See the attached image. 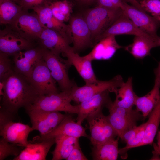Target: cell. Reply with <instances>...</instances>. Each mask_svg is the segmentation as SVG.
Returning a JSON list of instances; mask_svg holds the SVG:
<instances>
[{
  "label": "cell",
  "instance_id": "36",
  "mask_svg": "<svg viewBox=\"0 0 160 160\" xmlns=\"http://www.w3.org/2000/svg\"><path fill=\"white\" fill-rule=\"evenodd\" d=\"M53 2L61 13L70 19V15L72 12V3L67 0L55 1Z\"/></svg>",
  "mask_w": 160,
  "mask_h": 160
},
{
  "label": "cell",
  "instance_id": "47",
  "mask_svg": "<svg viewBox=\"0 0 160 160\" xmlns=\"http://www.w3.org/2000/svg\"><path fill=\"white\" fill-rule=\"evenodd\" d=\"M156 47L160 46V37L157 38L156 43Z\"/></svg>",
  "mask_w": 160,
  "mask_h": 160
},
{
  "label": "cell",
  "instance_id": "30",
  "mask_svg": "<svg viewBox=\"0 0 160 160\" xmlns=\"http://www.w3.org/2000/svg\"><path fill=\"white\" fill-rule=\"evenodd\" d=\"M22 7L10 0H0V24L10 25L23 11Z\"/></svg>",
  "mask_w": 160,
  "mask_h": 160
},
{
  "label": "cell",
  "instance_id": "42",
  "mask_svg": "<svg viewBox=\"0 0 160 160\" xmlns=\"http://www.w3.org/2000/svg\"><path fill=\"white\" fill-rule=\"evenodd\" d=\"M97 0L99 6L108 8H117L113 5L111 0Z\"/></svg>",
  "mask_w": 160,
  "mask_h": 160
},
{
  "label": "cell",
  "instance_id": "21",
  "mask_svg": "<svg viewBox=\"0 0 160 160\" xmlns=\"http://www.w3.org/2000/svg\"><path fill=\"white\" fill-rule=\"evenodd\" d=\"M115 36H110L103 39L94 45L89 53L84 56L92 61L110 59L118 49L124 48L118 43Z\"/></svg>",
  "mask_w": 160,
  "mask_h": 160
},
{
  "label": "cell",
  "instance_id": "6",
  "mask_svg": "<svg viewBox=\"0 0 160 160\" xmlns=\"http://www.w3.org/2000/svg\"><path fill=\"white\" fill-rule=\"evenodd\" d=\"M109 114L108 121L120 138L127 130L136 126L137 121L144 119L136 109H127L113 105L111 102L107 107Z\"/></svg>",
  "mask_w": 160,
  "mask_h": 160
},
{
  "label": "cell",
  "instance_id": "28",
  "mask_svg": "<svg viewBox=\"0 0 160 160\" xmlns=\"http://www.w3.org/2000/svg\"><path fill=\"white\" fill-rule=\"evenodd\" d=\"M149 116L144 137L137 147L151 145L153 143L160 122V96L157 104Z\"/></svg>",
  "mask_w": 160,
  "mask_h": 160
},
{
  "label": "cell",
  "instance_id": "45",
  "mask_svg": "<svg viewBox=\"0 0 160 160\" xmlns=\"http://www.w3.org/2000/svg\"><path fill=\"white\" fill-rule=\"evenodd\" d=\"M155 77H160V61L157 67L154 70Z\"/></svg>",
  "mask_w": 160,
  "mask_h": 160
},
{
  "label": "cell",
  "instance_id": "12",
  "mask_svg": "<svg viewBox=\"0 0 160 160\" xmlns=\"http://www.w3.org/2000/svg\"><path fill=\"white\" fill-rule=\"evenodd\" d=\"M68 35L73 51L78 53L93 44L91 33L84 18L75 17L69 19Z\"/></svg>",
  "mask_w": 160,
  "mask_h": 160
},
{
  "label": "cell",
  "instance_id": "31",
  "mask_svg": "<svg viewBox=\"0 0 160 160\" xmlns=\"http://www.w3.org/2000/svg\"><path fill=\"white\" fill-rule=\"evenodd\" d=\"M17 144L11 143L1 137L0 139V160H3L10 156L16 157L22 150Z\"/></svg>",
  "mask_w": 160,
  "mask_h": 160
},
{
  "label": "cell",
  "instance_id": "17",
  "mask_svg": "<svg viewBox=\"0 0 160 160\" xmlns=\"http://www.w3.org/2000/svg\"><path fill=\"white\" fill-rule=\"evenodd\" d=\"M109 92L108 90L104 91L79 103L77 122L81 124L88 117L102 111L104 107L107 108L112 101L109 97Z\"/></svg>",
  "mask_w": 160,
  "mask_h": 160
},
{
  "label": "cell",
  "instance_id": "20",
  "mask_svg": "<svg viewBox=\"0 0 160 160\" xmlns=\"http://www.w3.org/2000/svg\"><path fill=\"white\" fill-rule=\"evenodd\" d=\"M62 54L67 58L71 66L75 67L86 84L93 83L97 80L93 69L92 61L80 56L73 51L72 47Z\"/></svg>",
  "mask_w": 160,
  "mask_h": 160
},
{
  "label": "cell",
  "instance_id": "10",
  "mask_svg": "<svg viewBox=\"0 0 160 160\" xmlns=\"http://www.w3.org/2000/svg\"><path fill=\"white\" fill-rule=\"evenodd\" d=\"M9 25L23 37L33 42L37 41L44 29L35 12L25 10Z\"/></svg>",
  "mask_w": 160,
  "mask_h": 160
},
{
  "label": "cell",
  "instance_id": "13",
  "mask_svg": "<svg viewBox=\"0 0 160 160\" xmlns=\"http://www.w3.org/2000/svg\"><path fill=\"white\" fill-rule=\"evenodd\" d=\"M121 9L126 15L141 30L153 38L159 37L157 31L160 27V20L150 16L126 1L123 3Z\"/></svg>",
  "mask_w": 160,
  "mask_h": 160
},
{
  "label": "cell",
  "instance_id": "44",
  "mask_svg": "<svg viewBox=\"0 0 160 160\" xmlns=\"http://www.w3.org/2000/svg\"><path fill=\"white\" fill-rule=\"evenodd\" d=\"M111 1L115 7L121 9L123 2L125 1L124 0H111Z\"/></svg>",
  "mask_w": 160,
  "mask_h": 160
},
{
  "label": "cell",
  "instance_id": "39",
  "mask_svg": "<svg viewBox=\"0 0 160 160\" xmlns=\"http://www.w3.org/2000/svg\"><path fill=\"white\" fill-rule=\"evenodd\" d=\"M140 126H135L125 132L120 137L121 140L124 142L133 138L136 135L138 131Z\"/></svg>",
  "mask_w": 160,
  "mask_h": 160
},
{
  "label": "cell",
  "instance_id": "1",
  "mask_svg": "<svg viewBox=\"0 0 160 160\" xmlns=\"http://www.w3.org/2000/svg\"><path fill=\"white\" fill-rule=\"evenodd\" d=\"M3 82L0 108L15 114L20 108L30 106L39 95L27 78L15 71Z\"/></svg>",
  "mask_w": 160,
  "mask_h": 160
},
{
  "label": "cell",
  "instance_id": "2",
  "mask_svg": "<svg viewBox=\"0 0 160 160\" xmlns=\"http://www.w3.org/2000/svg\"><path fill=\"white\" fill-rule=\"evenodd\" d=\"M123 13L121 8H110L99 5L88 11L84 19L93 41L110 27Z\"/></svg>",
  "mask_w": 160,
  "mask_h": 160
},
{
  "label": "cell",
  "instance_id": "18",
  "mask_svg": "<svg viewBox=\"0 0 160 160\" xmlns=\"http://www.w3.org/2000/svg\"><path fill=\"white\" fill-rule=\"evenodd\" d=\"M32 131L28 125L14 121L0 126V136L8 142L25 147L30 142L28 140L30 132Z\"/></svg>",
  "mask_w": 160,
  "mask_h": 160
},
{
  "label": "cell",
  "instance_id": "15",
  "mask_svg": "<svg viewBox=\"0 0 160 160\" xmlns=\"http://www.w3.org/2000/svg\"><path fill=\"white\" fill-rule=\"evenodd\" d=\"M72 114H66L60 123L49 133L34 137L33 139V143L40 142L46 139L55 138L60 136H67L79 138L81 137H89V136L86 133L84 128L81 124L74 121Z\"/></svg>",
  "mask_w": 160,
  "mask_h": 160
},
{
  "label": "cell",
  "instance_id": "29",
  "mask_svg": "<svg viewBox=\"0 0 160 160\" xmlns=\"http://www.w3.org/2000/svg\"><path fill=\"white\" fill-rule=\"evenodd\" d=\"M56 146L52 152V160H61L66 159L74 147L78 143L79 138L60 136L55 138Z\"/></svg>",
  "mask_w": 160,
  "mask_h": 160
},
{
  "label": "cell",
  "instance_id": "41",
  "mask_svg": "<svg viewBox=\"0 0 160 160\" xmlns=\"http://www.w3.org/2000/svg\"><path fill=\"white\" fill-rule=\"evenodd\" d=\"M157 145L153 144L154 150L153 151V156L152 159H159V156L160 155V131L158 132L157 136Z\"/></svg>",
  "mask_w": 160,
  "mask_h": 160
},
{
  "label": "cell",
  "instance_id": "38",
  "mask_svg": "<svg viewBox=\"0 0 160 160\" xmlns=\"http://www.w3.org/2000/svg\"><path fill=\"white\" fill-rule=\"evenodd\" d=\"M16 115L1 108H0V126L15 119Z\"/></svg>",
  "mask_w": 160,
  "mask_h": 160
},
{
  "label": "cell",
  "instance_id": "26",
  "mask_svg": "<svg viewBox=\"0 0 160 160\" xmlns=\"http://www.w3.org/2000/svg\"><path fill=\"white\" fill-rule=\"evenodd\" d=\"M114 93L116 97L113 102V105L127 109L132 108L137 96L133 89L132 77H129L125 82H124Z\"/></svg>",
  "mask_w": 160,
  "mask_h": 160
},
{
  "label": "cell",
  "instance_id": "43",
  "mask_svg": "<svg viewBox=\"0 0 160 160\" xmlns=\"http://www.w3.org/2000/svg\"><path fill=\"white\" fill-rule=\"evenodd\" d=\"M126 2L131 3L132 5L135 7L139 10L146 12L141 6L139 2L141 0H124Z\"/></svg>",
  "mask_w": 160,
  "mask_h": 160
},
{
  "label": "cell",
  "instance_id": "24",
  "mask_svg": "<svg viewBox=\"0 0 160 160\" xmlns=\"http://www.w3.org/2000/svg\"><path fill=\"white\" fill-rule=\"evenodd\" d=\"M160 77H155L152 89L145 95L137 97L136 109L141 112L144 119L149 116L157 104L160 96Z\"/></svg>",
  "mask_w": 160,
  "mask_h": 160
},
{
  "label": "cell",
  "instance_id": "48",
  "mask_svg": "<svg viewBox=\"0 0 160 160\" xmlns=\"http://www.w3.org/2000/svg\"><path fill=\"white\" fill-rule=\"evenodd\" d=\"M81 2L84 3H88L91 2L93 0H79Z\"/></svg>",
  "mask_w": 160,
  "mask_h": 160
},
{
  "label": "cell",
  "instance_id": "46",
  "mask_svg": "<svg viewBox=\"0 0 160 160\" xmlns=\"http://www.w3.org/2000/svg\"><path fill=\"white\" fill-rule=\"evenodd\" d=\"M4 87V83L3 81H0V98L3 95V89Z\"/></svg>",
  "mask_w": 160,
  "mask_h": 160
},
{
  "label": "cell",
  "instance_id": "14",
  "mask_svg": "<svg viewBox=\"0 0 160 160\" xmlns=\"http://www.w3.org/2000/svg\"><path fill=\"white\" fill-rule=\"evenodd\" d=\"M43 48L39 45L17 53L13 56L14 71L29 79L37 62L42 58Z\"/></svg>",
  "mask_w": 160,
  "mask_h": 160
},
{
  "label": "cell",
  "instance_id": "33",
  "mask_svg": "<svg viewBox=\"0 0 160 160\" xmlns=\"http://www.w3.org/2000/svg\"><path fill=\"white\" fill-rule=\"evenodd\" d=\"M146 125V122L140 125V128L135 137L126 142V145L125 147L119 149V154L122 156L124 155L126 157V153L128 150L137 147L144 137Z\"/></svg>",
  "mask_w": 160,
  "mask_h": 160
},
{
  "label": "cell",
  "instance_id": "9",
  "mask_svg": "<svg viewBox=\"0 0 160 160\" xmlns=\"http://www.w3.org/2000/svg\"><path fill=\"white\" fill-rule=\"evenodd\" d=\"M28 80L39 95L59 92L56 82L43 58L36 64Z\"/></svg>",
  "mask_w": 160,
  "mask_h": 160
},
{
  "label": "cell",
  "instance_id": "4",
  "mask_svg": "<svg viewBox=\"0 0 160 160\" xmlns=\"http://www.w3.org/2000/svg\"><path fill=\"white\" fill-rule=\"evenodd\" d=\"M42 58L61 91H70L76 85L69 79L68 71L71 65L67 59H64L60 55L43 48Z\"/></svg>",
  "mask_w": 160,
  "mask_h": 160
},
{
  "label": "cell",
  "instance_id": "22",
  "mask_svg": "<svg viewBox=\"0 0 160 160\" xmlns=\"http://www.w3.org/2000/svg\"><path fill=\"white\" fill-rule=\"evenodd\" d=\"M55 138L41 142H30L14 160H44L52 146L55 143Z\"/></svg>",
  "mask_w": 160,
  "mask_h": 160
},
{
  "label": "cell",
  "instance_id": "3",
  "mask_svg": "<svg viewBox=\"0 0 160 160\" xmlns=\"http://www.w3.org/2000/svg\"><path fill=\"white\" fill-rule=\"evenodd\" d=\"M70 95V91L57 93L39 95L33 103L25 110L38 109L48 111H63L68 114H77L78 105H73Z\"/></svg>",
  "mask_w": 160,
  "mask_h": 160
},
{
  "label": "cell",
  "instance_id": "19",
  "mask_svg": "<svg viewBox=\"0 0 160 160\" xmlns=\"http://www.w3.org/2000/svg\"><path fill=\"white\" fill-rule=\"evenodd\" d=\"M119 35H131L153 37L137 26L123 12L110 27L97 36L94 41L95 42H98L108 36Z\"/></svg>",
  "mask_w": 160,
  "mask_h": 160
},
{
  "label": "cell",
  "instance_id": "23",
  "mask_svg": "<svg viewBox=\"0 0 160 160\" xmlns=\"http://www.w3.org/2000/svg\"><path fill=\"white\" fill-rule=\"evenodd\" d=\"M49 4L39 6L33 9L36 14L42 27L44 28L56 31L69 39L68 33V25L59 20L54 17Z\"/></svg>",
  "mask_w": 160,
  "mask_h": 160
},
{
  "label": "cell",
  "instance_id": "32",
  "mask_svg": "<svg viewBox=\"0 0 160 160\" xmlns=\"http://www.w3.org/2000/svg\"><path fill=\"white\" fill-rule=\"evenodd\" d=\"M10 56L0 52V81H4L14 71L13 61Z\"/></svg>",
  "mask_w": 160,
  "mask_h": 160
},
{
  "label": "cell",
  "instance_id": "34",
  "mask_svg": "<svg viewBox=\"0 0 160 160\" xmlns=\"http://www.w3.org/2000/svg\"><path fill=\"white\" fill-rule=\"evenodd\" d=\"M139 3L146 12L160 20V0H141Z\"/></svg>",
  "mask_w": 160,
  "mask_h": 160
},
{
  "label": "cell",
  "instance_id": "11",
  "mask_svg": "<svg viewBox=\"0 0 160 160\" xmlns=\"http://www.w3.org/2000/svg\"><path fill=\"white\" fill-rule=\"evenodd\" d=\"M35 46L34 42L23 37L9 25L0 30V52L12 56L18 52L30 49Z\"/></svg>",
  "mask_w": 160,
  "mask_h": 160
},
{
  "label": "cell",
  "instance_id": "8",
  "mask_svg": "<svg viewBox=\"0 0 160 160\" xmlns=\"http://www.w3.org/2000/svg\"><path fill=\"white\" fill-rule=\"evenodd\" d=\"M32 124V131H39L40 135L47 134L54 129L66 114L59 111H48L38 109L26 110Z\"/></svg>",
  "mask_w": 160,
  "mask_h": 160
},
{
  "label": "cell",
  "instance_id": "40",
  "mask_svg": "<svg viewBox=\"0 0 160 160\" xmlns=\"http://www.w3.org/2000/svg\"><path fill=\"white\" fill-rule=\"evenodd\" d=\"M49 7L53 16L57 19L64 23L69 20L70 18L60 12L57 8L53 4V2L50 3Z\"/></svg>",
  "mask_w": 160,
  "mask_h": 160
},
{
  "label": "cell",
  "instance_id": "49",
  "mask_svg": "<svg viewBox=\"0 0 160 160\" xmlns=\"http://www.w3.org/2000/svg\"><path fill=\"white\" fill-rule=\"evenodd\" d=\"M20 5V0H10Z\"/></svg>",
  "mask_w": 160,
  "mask_h": 160
},
{
  "label": "cell",
  "instance_id": "35",
  "mask_svg": "<svg viewBox=\"0 0 160 160\" xmlns=\"http://www.w3.org/2000/svg\"><path fill=\"white\" fill-rule=\"evenodd\" d=\"M55 0H20V5L25 10L33 9L39 6L50 3Z\"/></svg>",
  "mask_w": 160,
  "mask_h": 160
},
{
  "label": "cell",
  "instance_id": "27",
  "mask_svg": "<svg viewBox=\"0 0 160 160\" xmlns=\"http://www.w3.org/2000/svg\"><path fill=\"white\" fill-rule=\"evenodd\" d=\"M119 137L108 140L103 143L93 146L92 155L94 160H116L119 154Z\"/></svg>",
  "mask_w": 160,
  "mask_h": 160
},
{
  "label": "cell",
  "instance_id": "16",
  "mask_svg": "<svg viewBox=\"0 0 160 160\" xmlns=\"http://www.w3.org/2000/svg\"><path fill=\"white\" fill-rule=\"evenodd\" d=\"M37 41L42 48L57 55L72 47L70 46L71 41L68 37L51 29L44 28Z\"/></svg>",
  "mask_w": 160,
  "mask_h": 160
},
{
  "label": "cell",
  "instance_id": "37",
  "mask_svg": "<svg viewBox=\"0 0 160 160\" xmlns=\"http://www.w3.org/2000/svg\"><path fill=\"white\" fill-rule=\"evenodd\" d=\"M67 160H87L80 148L79 143L73 148Z\"/></svg>",
  "mask_w": 160,
  "mask_h": 160
},
{
  "label": "cell",
  "instance_id": "5",
  "mask_svg": "<svg viewBox=\"0 0 160 160\" xmlns=\"http://www.w3.org/2000/svg\"><path fill=\"white\" fill-rule=\"evenodd\" d=\"M124 81L122 76L117 75L111 80L102 81L97 80L89 84L82 87L77 84L70 91V95L72 101L79 104L93 96L106 90L114 92L119 87Z\"/></svg>",
  "mask_w": 160,
  "mask_h": 160
},
{
  "label": "cell",
  "instance_id": "25",
  "mask_svg": "<svg viewBox=\"0 0 160 160\" xmlns=\"http://www.w3.org/2000/svg\"><path fill=\"white\" fill-rule=\"evenodd\" d=\"M156 39L152 37L135 36L133 42L124 47L136 59H142L150 55L151 50L156 47Z\"/></svg>",
  "mask_w": 160,
  "mask_h": 160
},
{
  "label": "cell",
  "instance_id": "7",
  "mask_svg": "<svg viewBox=\"0 0 160 160\" xmlns=\"http://www.w3.org/2000/svg\"><path fill=\"white\" fill-rule=\"evenodd\" d=\"M86 120L90 132L91 143L93 146L99 145L118 136L107 116L103 114L102 111L88 117Z\"/></svg>",
  "mask_w": 160,
  "mask_h": 160
}]
</instances>
